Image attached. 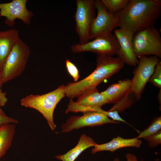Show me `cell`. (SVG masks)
<instances>
[{
    "label": "cell",
    "mask_w": 161,
    "mask_h": 161,
    "mask_svg": "<svg viewBox=\"0 0 161 161\" xmlns=\"http://www.w3.org/2000/svg\"><path fill=\"white\" fill-rule=\"evenodd\" d=\"M131 90V80L126 79L111 85L101 93L106 97L108 103H114Z\"/></svg>",
    "instance_id": "cell-15"
},
{
    "label": "cell",
    "mask_w": 161,
    "mask_h": 161,
    "mask_svg": "<svg viewBox=\"0 0 161 161\" xmlns=\"http://www.w3.org/2000/svg\"><path fill=\"white\" fill-rule=\"evenodd\" d=\"M3 84L1 76V71L0 69V89H1L2 84Z\"/></svg>",
    "instance_id": "cell-30"
},
{
    "label": "cell",
    "mask_w": 161,
    "mask_h": 161,
    "mask_svg": "<svg viewBox=\"0 0 161 161\" xmlns=\"http://www.w3.org/2000/svg\"><path fill=\"white\" fill-rule=\"evenodd\" d=\"M148 142V145L154 148L161 144V130L155 134L144 138Z\"/></svg>",
    "instance_id": "cell-25"
},
{
    "label": "cell",
    "mask_w": 161,
    "mask_h": 161,
    "mask_svg": "<svg viewBox=\"0 0 161 161\" xmlns=\"http://www.w3.org/2000/svg\"><path fill=\"white\" fill-rule=\"evenodd\" d=\"M106 10L109 13L116 14L124 9L129 0H101Z\"/></svg>",
    "instance_id": "cell-21"
},
{
    "label": "cell",
    "mask_w": 161,
    "mask_h": 161,
    "mask_svg": "<svg viewBox=\"0 0 161 161\" xmlns=\"http://www.w3.org/2000/svg\"><path fill=\"white\" fill-rule=\"evenodd\" d=\"M65 85H62L55 90L45 94L29 95L21 99V104L40 112L46 119L50 129L54 130L56 125L53 120V113L58 103L65 97Z\"/></svg>",
    "instance_id": "cell-3"
},
{
    "label": "cell",
    "mask_w": 161,
    "mask_h": 161,
    "mask_svg": "<svg viewBox=\"0 0 161 161\" xmlns=\"http://www.w3.org/2000/svg\"><path fill=\"white\" fill-rule=\"evenodd\" d=\"M65 64L67 71L73 78L74 82H77L80 76L78 68L68 59H66Z\"/></svg>",
    "instance_id": "cell-24"
},
{
    "label": "cell",
    "mask_w": 161,
    "mask_h": 161,
    "mask_svg": "<svg viewBox=\"0 0 161 161\" xmlns=\"http://www.w3.org/2000/svg\"><path fill=\"white\" fill-rule=\"evenodd\" d=\"M2 92L1 90V89H0V93Z\"/></svg>",
    "instance_id": "cell-33"
},
{
    "label": "cell",
    "mask_w": 161,
    "mask_h": 161,
    "mask_svg": "<svg viewBox=\"0 0 161 161\" xmlns=\"http://www.w3.org/2000/svg\"><path fill=\"white\" fill-rule=\"evenodd\" d=\"M154 161H160V160L159 158H157L154 160Z\"/></svg>",
    "instance_id": "cell-32"
},
{
    "label": "cell",
    "mask_w": 161,
    "mask_h": 161,
    "mask_svg": "<svg viewBox=\"0 0 161 161\" xmlns=\"http://www.w3.org/2000/svg\"><path fill=\"white\" fill-rule=\"evenodd\" d=\"M113 161H120V160L118 158L115 157Z\"/></svg>",
    "instance_id": "cell-31"
},
{
    "label": "cell",
    "mask_w": 161,
    "mask_h": 161,
    "mask_svg": "<svg viewBox=\"0 0 161 161\" xmlns=\"http://www.w3.org/2000/svg\"><path fill=\"white\" fill-rule=\"evenodd\" d=\"M70 48L74 53L88 52L112 56L117 54L120 46L116 37L111 33L98 36L83 44H74Z\"/></svg>",
    "instance_id": "cell-7"
},
{
    "label": "cell",
    "mask_w": 161,
    "mask_h": 161,
    "mask_svg": "<svg viewBox=\"0 0 161 161\" xmlns=\"http://www.w3.org/2000/svg\"><path fill=\"white\" fill-rule=\"evenodd\" d=\"M161 13L160 0H129L116 14L120 28L134 35L153 26Z\"/></svg>",
    "instance_id": "cell-1"
},
{
    "label": "cell",
    "mask_w": 161,
    "mask_h": 161,
    "mask_svg": "<svg viewBox=\"0 0 161 161\" xmlns=\"http://www.w3.org/2000/svg\"><path fill=\"white\" fill-rule=\"evenodd\" d=\"M19 37L18 30L11 29L0 31V69Z\"/></svg>",
    "instance_id": "cell-14"
},
{
    "label": "cell",
    "mask_w": 161,
    "mask_h": 161,
    "mask_svg": "<svg viewBox=\"0 0 161 161\" xmlns=\"http://www.w3.org/2000/svg\"><path fill=\"white\" fill-rule=\"evenodd\" d=\"M6 93L2 92L0 93V107L4 106L7 101V98L6 97Z\"/></svg>",
    "instance_id": "cell-27"
},
{
    "label": "cell",
    "mask_w": 161,
    "mask_h": 161,
    "mask_svg": "<svg viewBox=\"0 0 161 161\" xmlns=\"http://www.w3.org/2000/svg\"><path fill=\"white\" fill-rule=\"evenodd\" d=\"M132 44L137 58L152 55L161 57V38L159 31L154 26L147 27L135 34Z\"/></svg>",
    "instance_id": "cell-5"
},
{
    "label": "cell",
    "mask_w": 161,
    "mask_h": 161,
    "mask_svg": "<svg viewBox=\"0 0 161 161\" xmlns=\"http://www.w3.org/2000/svg\"><path fill=\"white\" fill-rule=\"evenodd\" d=\"M75 102L80 106L90 107H101L108 103L106 97L101 92H99L97 88L83 93L78 97Z\"/></svg>",
    "instance_id": "cell-17"
},
{
    "label": "cell",
    "mask_w": 161,
    "mask_h": 161,
    "mask_svg": "<svg viewBox=\"0 0 161 161\" xmlns=\"http://www.w3.org/2000/svg\"><path fill=\"white\" fill-rule=\"evenodd\" d=\"M161 130V116L155 117L150 125L145 130L139 133L136 137L144 138L153 135Z\"/></svg>",
    "instance_id": "cell-22"
},
{
    "label": "cell",
    "mask_w": 161,
    "mask_h": 161,
    "mask_svg": "<svg viewBox=\"0 0 161 161\" xmlns=\"http://www.w3.org/2000/svg\"><path fill=\"white\" fill-rule=\"evenodd\" d=\"M94 1L97 15L90 27L89 40H92L101 35L111 33L112 31L119 26V19L117 15L108 12L101 0Z\"/></svg>",
    "instance_id": "cell-9"
},
{
    "label": "cell",
    "mask_w": 161,
    "mask_h": 161,
    "mask_svg": "<svg viewBox=\"0 0 161 161\" xmlns=\"http://www.w3.org/2000/svg\"><path fill=\"white\" fill-rule=\"evenodd\" d=\"M157 97L159 103L161 106V89L160 90L157 94Z\"/></svg>",
    "instance_id": "cell-29"
},
{
    "label": "cell",
    "mask_w": 161,
    "mask_h": 161,
    "mask_svg": "<svg viewBox=\"0 0 161 161\" xmlns=\"http://www.w3.org/2000/svg\"><path fill=\"white\" fill-rule=\"evenodd\" d=\"M114 34L119 43L120 49L117 54L119 58L124 64L136 67L138 60L134 53L132 39L134 34L120 28L114 29Z\"/></svg>",
    "instance_id": "cell-12"
},
{
    "label": "cell",
    "mask_w": 161,
    "mask_h": 161,
    "mask_svg": "<svg viewBox=\"0 0 161 161\" xmlns=\"http://www.w3.org/2000/svg\"><path fill=\"white\" fill-rule=\"evenodd\" d=\"M27 0H13L8 3H0V17H5V24L10 27L15 25L16 19L29 25L34 14L27 8Z\"/></svg>",
    "instance_id": "cell-10"
},
{
    "label": "cell",
    "mask_w": 161,
    "mask_h": 161,
    "mask_svg": "<svg viewBox=\"0 0 161 161\" xmlns=\"http://www.w3.org/2000/svg\"><path fill=\"white\" fill-rule=\"evenodd\" d=\"M148 82L154 86L161 89V61L156 65L154 71L150 77Z\"/></svg>",
    "instance_id": "cell-23"
},
{
    "label": "cell",
    "mask_w": 161,
    "mask_h": 161,
    "mask_svg": "<svg viewBox=\"0 0 161 161\" xmlns=\"http://www.w3.org/2000/svg\"><path fill=\"white\" fill-rule=\"evenodd\" d=\"M136 98L131 90L123 97L114 103L113 106L109 110L116 111L121 113L129 108L134 103Z\"/></svg>",
    "instance_id": "cell-20"
},
{
    "label": "cell",
    "mask_w": 161,
    "mask_h": 161,
    "mask_svg": "<svg viewBox=\"0 0 161 161\" xmlns=\"http://www.w3.org/2000/svg\"><path fill=\"white\" fill-rule=\"evenodd\" d=\"M138 58V63L133 70V76L131 81V91L136 99L139 100L157 64L160 61V58L154 55L148 57L142 55Z\"/></svg>",
    "instance_id": "cell-6"
},
{
    "label": "cell",
    "mask_w": 161,
    "mask_h": 161,
    "mask_svg": "<svg viewBox=\"0 0 161 161\" xmlns=\"http://www.w3.org/2000/svg\"><path fill=\"white\" fill-rule=\"evenodd\" d=\"M125 157L127 161H138L136 156L134 154L128 153ZM142 161H143V160Z\"/></svg>",
    "instance_id": "cell-28"
},
{
    "label": "cell",
    "mask_w": 161,
    "mask_h": 161,
    "mask_svg": "<svg viewBox=\"0 0 161 161\" xmlns=\"http://www.w3.org/2000/svg\"><path fill=\"white\" fill-rule=\"evenodd\" d=\"M97 144L93 139L83 134L80 137L75 146L66 154L58 155L55 157L62 161H74L84 150L91 147H94Z\"/></svg>",
    "instance_id": "cell-16"
},
{
    "label": "cell",
    "mask_w": 161,
    "mask_h": 161,
    "mask_svg": "<svg viewBox=\"0 0 161 161\" xmlns=\"http://www.w3.org/2000/svg\"><path fill=\"white\" fill-rule=\"evenodd\" d=\"M89 112H97L102 113L114 121L122 122L131 126L120 116L118 112L116 111H105L102 109L101 107H90L82 106L77 104L72 99H70L67 108L65 111V113L67 114L69 112H81L84 113Z\"/></svg>",
    "instance_id": "cell-18"
},
{
    "label": "cell",
    "mask_w": 161,
    "mask_h": 161,
    "mask_svg": "<svg viewBox=\"0 0 161 161\" xmlns=\"http://www.w3.org/2000/svg\"><path fill=\"white\" fill-rule=\"evenodd\" d=\"M141 144L142 141L136 137L127 139L118 136L106 143L97 144L92 149L91 153L95 154L102 151H109L113 152L119 149L128 147L140 148Z\"/></svg>",
    "instance_id": "cell-13"
},
{
    "label": "cell",
    "mask_w": 161,
    "mask_h": 161,
    "mask_svg": "<svg viewBox=\"0 0 161 161\" xmlns=\"http://www.w3.org/2000/svg\"><path fill=\"white\" fill-rule=\"evenodd\" d=\"M76 9L74 17L75 30L79 39L80 44L89 40V34L92 24L96 16L95 1L77 0Z\"/></svg>",
    "instance_id": "cell-8"
},
{
    "label": "cell",
    "mask_w": 161,
    "mask_h": 161,
    "mask_svg": "<svg viewBox=\"0 0 161 161\" xmlns=\"http://www.w3.org/2000/svg\"><path fill=\"white\" fill-rule=\"evenodd\" d=\"M81 116H72L62 125V132H68L75 129L87 126L93 127L104 124H119L120 122L110 119L105 114L97 112H89L83 113Z\"/></svg>",
    "instance_id": "cell-11"
},
{
    "label": "cell",
    "mask_w": 161,
    "mask_h": 161,
    "mask_svg": "<svg viewBox=\"0 0 161 161\" xmlns=\"http://www.w3.org/2000/svg\"><path fill=\"white\" fill-rule=\"evenodd\" d=\"M124 64L119 58L104 55H97L95 69L89 75L76 82H70L65 86V97L73 99L85 92L97 88L104 80L119 72Z\"/></svg>",
    "instance_id": "cell-2"
},
{
    "label": "cell",
    "mask_w": 161,
    "mask_h": 161,
    "mask_svg": "<svg viewBox=\"0 0 161 161\" xmlns=\"http://www.w3.org/2000/svg\"><path fill=\"white\" fill-rule=\"evenodd\" d=\"M15 132V124L7 123L0 125V159L11 147Z\"/></svg>",
    "instance_id": "cell-19"
},
{
    "label": "cell",
    "mask_w": 161,
    "mask_h": 161,
    "mask_svg": "<svg viewBox=\"0 0 161 161\" xmlns=\"http://www.w3.org/2000/svg\"><path fill=\"white\" fill-rule=\"evenodd\" d=\"M30 54L29 46L19 38L7 57L2 69L3 84L22 74L25 69Z\"/></svg>",
    "instance_id": "cell-4"
},
{
    "label": "cell",
    "mask_w": 161,
    "mask_h": 161,
    "mask_svg": "<svg viewBox=\"0 0 161 161\" xmlns=\"http://www.w3.org/2000/svg\"><path fill=\"white\" fill-rule=\"evenodd\" d=\"M18 121L12 117L7 116L0 107V125L7 123L17 124Z\"/></svg>",
    "instance_id": "cell-26"
}]
</instances>
